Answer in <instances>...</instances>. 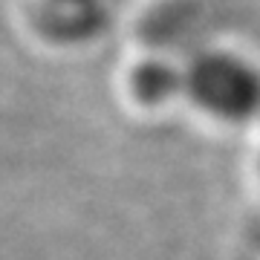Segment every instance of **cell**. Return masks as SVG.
I'll return each mask as SVG.
<instances>
[{"label":"cell","mask_w":260,"mask_h":260,"mask_svg":"<svg viewBox=\"0 0 260 260\" xmlns=\"http://www.w3.org/2000/svg\"><path fill=\"white\" fill-rule=\"evenodd\" d=\"M182 93L211 119L243 124L260 113V70L237 52H203L182 73Z\"/></svg>","instance_id":"1"},{"label":"cell","mask_w":260,"mask_h":260,"mask_svg":"<svg viewBox=\"0 0 260 260\" xmlns=\"http://www.w3.org/2000/svg\"><path fill=\"white\" fill-rule=\"evenodd\" d=\"M38 26L58 44H81L104 26L102 0H38Z\"/></svg>","instance_id":"2"},{"label":"cell","mask_w":260,"mask_h":260,"mask_svg":"<svg viewBox=\"0 0 260 260\" xmlns=\"http://www.w3.org/2000/svg\"><path fill=\"white\" fill-rule=\"evenodd\" d=\"M130 90L142 104H165L177 90H182V75L168 64H142L130 75Z\"/></svg>","instance_id":"3"}]
</instances>
